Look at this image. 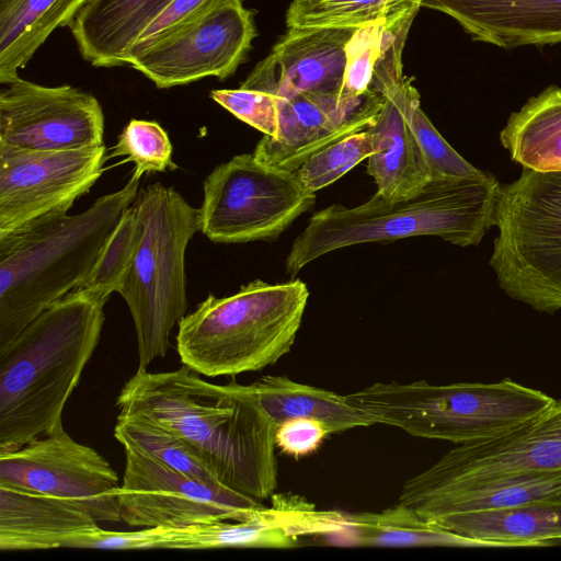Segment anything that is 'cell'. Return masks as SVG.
Wrapping results in <instances>:
<instances>
[{
    "label": "cell",
    "mask_w": 561,
    "mask_h": 561,
    "mask_svg": "<svg viewBox=\"0 0 561 561\" xmlns=\"http://www.w3.org/2000/svg\"><path fill=\"white\" fill-rule=\"evenodd\" d=\"M198 375L186 365L163 373L137 370L116 405L186 440L224 486L267 499L277 486V425L251 385H215Z\"/></svg>",
    "instance_id": "1"
},
{
    "label": "cell",
    "mask_w": 561,
    "mask_h": 561,
    "mask_svg": "<svg viewBox=\"0 0 561 561\" xmlns=\"http://www.w3.org/2000/svg\"><path fill=\"white\" fill-rule=\"evenodd\" d=\"M105 301L76 288L0 351V455L50 433L100 340Z\"/></svg>",
    "instance_id": "2"
},
{
    "label": "cell",
    "mask_w": 561,
    "mask_h": 561,
    "mask_svg": "<svg viewBox=\"0 0 561 561\" xmlns=\"http://www.w3.org/2000/svg\"><path fill=\"white\" fill-rule=\"evenodd\" d=\"M140 178L80 214L39 219L0 237V351L49 306L78 288L135 202Z\"/></svg>",
    "instance_id": "3"
},
{
    "label": "cell",
    "mask_w": 561,
    "mask_h": 561,
    "mask_svg": "<svg viewBox=\"0 0 561 561\" xmlns=\"http://www.w3.org/2000/svg\"><path fill=\"white\" fill-rule=\"evenodd\" d=\"M500 186L488 172L479 179L432 180L402 201L376 193L359 206L333 204L316 213L295 239L286 272L295 275L329 252L367 242L435 236L459 247L478 245L494 226Z\"/></svg>",
    "instance_id": "4"
},
{
    "label": "cell",
    "mask_w": 561,
    "mask_h": 561,
    "mask_svg": "<svg viewBox=\"0 0 561 561\" xmlns=\"http://www.w3.org/2000/svg\"><path fill=\"white\" fill-rule=\"evenodd\" d=\"M309 298L301 279H255L236 294H211L178 323L181 362L207 377L262 370L295 343Z\"/></svg>",
    "instance_id": "5"
},
{
    "label": "cell",
    "mask_w": 561,
    "mask_h": 561,
    "mask_svg": "<svg viewBox=\"0 0 561 561\" xmlns=\"http://www.w3.org/2000/svg\"><path fill=\"white\" fill-rule=\"evenodd\" d=\"M379 424L456 445L492 439L530 421L554 399L506 377L493 383L376 382L345 394Z\"/></svg>",
    "instance_id": "6"
},
{
    "label": "cell",
    "mask_w": 561,
    "mask_h": 561,
    "mask_svg": "<svg viewBox=\"0 0 561 561\" xmlns=\"http://www.w3.org/2000/svg\"><path fill=\"white\" fill-rule=\"evenodd\" d=\"M133 207L139 239L118 294L135 324L137 370H147L153 359L167 355L170 334L187 309L185 252L201 231L199 209L159 182L141 190Z\"/></svg>",
    "instance_id": "7"
},
{
    "label": "cell",
    "mask_w": 561,
    "mask_h": 561,
    "mask_svg": "<svg viewBox=\"0 0 561 561\" xmlns=\"http://www.w3.org/2000/svg\"><path fill=\"white\" fill-rule=\"evenodd\" d=\"M490 265L501 289L539 312L561 309V171L523 169L501 184Z\"/></svg>",
    "instance_id": "8"
},
{
    "label": "cell",
    "mask_w": 561,
    "mask_h": 561,
    "mask_svg": "<svg viewBox=\"0 0 561 561\" xmlns=\"http://www.w3.org/2000/svg\"><path fill=\"white\" fill-rule=\"evenodd\" d=\"M203 187L201 231L217 243L275 239L316 202L295 172L270 167L254 153L217 165Z\"/></svg>",
    "instance_id": "9"
},
{
    "label": "cell",
    "mask_w": 561,
    "mask_h": 561,
    "mask_svg": "<svg viewBox=\"0 0 561 561\" xmlns=\"http://www.w3.org/2000/svg\"><path fill=\"white\" fill-rule=\"evenodd\" d=\"M118 502L121 520L139 528L245 520L265 507L251 496L191 478L133 449H125Z\"/></svg>",
    "instance_id": "10"
},
{
    "label": "cell",
    "mask_w": 561,
    "mask_h": 561,
    "mask_svg": "<svg viewBox=\"0 0 561 561\" xmlns=\"http://www.w3.org/2000/svg\"><path fill=\"white\" fill-rule=\"evenodd\" d=\"M0 485L76 502L98 523L121 520L116 471L96 450L71 438L62 423L1 454Z\"/></svg>",
    "instance_id": "11"
},
{
    "label": "cell",
    "mask_w": 561,
    "mask_h": 561,
    "mask_svg": "<svg viewBox=\"0 0 561 561\" xmlns=\"http://www.w3.org/2000/svg\"><path fill=\"white\" fill-rule=\"evenodd\" d=\"M107 159L105 145L41 151L0 142V237L67 214L100 179Z\"/></svg>",
    "instance_id": "12"
},
{
    "label": "cell",
    "mask_w": 561,
    "mask_h": 561,
    "mask_svg": "<svg viewBox=\"0 0 561 561\" xmlns=\"http://www.w3.org/2000/svg\"><path fill=\"white\" fill-rule=\"evenodd\" d=\"M548 471H561V398L502 436L457 445L402 486L435 490Z\"/></svg>",
    "instance_id": "13"
},
{
    "label": "cell",
    "mask_w": 561,
    "mask_h": 561,
    "mask_svg": "<svg viewBox=\"0 0 561 561\" xmlns=\"http://www.w3.org/2000/svg\"><path fill=\"white\" fill-rule=\"evenodd\" d=\"M104 114L91 93L21 78L0 93V142L61 151L104 145Z\"/></svg>",
    "instance_id": "14"
},
{
    "label": "cell",
    "mask_w": 561,
    "mask_h": 561,
    "mask_svg": "<svg viewBox=\"0 0 561 561\" xmlns=\"http://www.w3.org/2000/svg\"><path fill=\"white\" fill-rule=\"evenodd\" d=\"M255 35L253 12L230 4L147 48L129 66L159 89L225 80L245 60Z\"/></svg>",
    "instance_id": "15"
},
{
    "label": "cell",
    "mask_w": 561,
    "mask_h": 561,
    "mask_svg": "<svg viewBox=\"0 0 561 561\" xmlns=\"http://www.w3.org/2000/svg\"><path fill=\"white\" fill-rule=\"evenodd\" d=\"M382 104L383 95L374 90L355 98L331 93L278 98L277 136L264 135L253 153L270 167L294 172L322 148L366 130Z\"/></svg>",
    "instance_id": "16"
},
{
    "label": "cell",
    "mask_w": 561,
    "mask_h": 561,
    "mask_svg": "<svg viewBox=\"0 0 561 561\" xmlns=\"http://www.w3.org/2000/svg\"><path fill=\"white\" fill-rule=\"evenodd\" d=\"M339 530V512H319L295 497L277 496L245 520L144 528L145 549L293 548L299 535Z\"/></svg>",
    "instance_id": "17"
},
{
    "label": "cell",
    "mask_w": 561,
    "mask_h": 561,
    "mask_svg": "<svg viewBox=\"0 0 561 561\" xmlns=\"http://www.w3.org/2000/svg\"><path fill=\"white\" fill-rule=\"evenodd\" d=\"M357 28L290 27L240 88L290 98L340 94L346 44Z\"/></svg>",
    "instance_id": "18"
},
{
    "label": "cell",
    "mask_w": 561,
    "mask_h": 561,
    "mask_svg": "<svg viewBox=\"0 0 561 561\" xmlns=\"http://www.w3.org/2000/svg\"><path fill=\"white\" fill-rule=\"evenodd\" d=\"M401 65L375 70L370 90L383 95L375 122L367 128L376 151L367 158V173L377 194L388 201L411 198L432 181L426 157L405 115V88Z\"/></svg>",
    "instance_id": "19"
},
{
    "label": "cell",
    "mask_w": 561,
    "mask_h": 561,
    "mask_svg": "<svg viewBox=\"0 0 561 561\" xmlns=\"http://www.w3.org/2000/svg\"><path fill=\"white\" fill-rule=\"evenodd\" d=\"M478 42L503 49L561 43V0H416Z\"/></svg>",
    "instance_id": "20"
},
{
    "label": "cell",
    "mask_w": 561,
    "mask_h": 561,
    "mask_svg": "<svg viewBox=\"0 0 561 561\" xmlns=\"http://www.w3.org/2000/svg\"><path fill=\"white\" fill-rule=\"evenodd\" d=\"M98 522L76 502L0 485V549L67 547Z\"/></svg>",
    "instance_id": "21"
},
{
    "label": "cell",
    "mask_w": 561,
    "mask_h": 561,
    "mask_svg": "<svg viewBox=\"0 0 561 561\" xmlns=\"http://www.w3.org/2000/svg\"><path fill=\"white\" fill-rule=\"evenodd\" d=\"M561 497V471L529 472L435 490L402 486L399 503L430 522L442 517Z\"/></svg>",
    "instance_id": "22"
},
{
    "label": "cell",
    "mask_w": 561,
    "mask_h": 561,
    "mask_svg": "<svg viewBox=\"0 0 561 561\" xmlns=\"http://www.w3.org/2000/svg\"><path fill=\"white\" fill-rule=\"evenodd\" d=\"M173 0H88L69 27L82 58L122 67L141 32Z\"/></svg>",
    "instance_id": "23"
},
{
    "label": "cell",
    "mask_w": 561,
    "mask_h": 561,
    "mask_svg": "<svg viewBox=\"0 0 561 561\" xmlns=\"http://www.w3.org/2000/svg\"><path fill=\"white\" fill-rule=\"evenodd\" d=\"M488 547H541L561 542V497L454 514L432 522Z\"/></svg>",
    "instance_id": "24"
},
{
    "label": "cell",
    "mask_w": 561,
    "mask_h": 561,
    "mask_svg": "<svg viewBox=\"0 0 561 561\" xmlns=\"http://www.w3.org/2000/svg\"><path fill=\"white\" fill-rule=\"evenodd\" d=\"M88 0H0V83L19 77L58 27L69 26Z\"/></svg>",
    "instance_id": "25"
},
{
    "label": "cell",
    "mask_w": 561,
    "mask_h": 561,
    "mask_svg": "<svg viewBox=\"0 0 561 561\" xmlns=\"http://www.w3.org/2000/svg\"><path fill=\"white\" fill-rule=\"evenodd\" d=\"M251 386L276 425L291 419H312L322 422L330 433H337L379 424L374 414L351 403L346 396L287 376H263Z\"/></svg>",
    "instance_id": "26"
},
{
    "label": "cell",
    "mask_w": 561,
    "mask_h": 561,
    "mask_svg": "<svg viewBox=\"0 0 561 561\" xmlns=\"http://www.w3.org/2000/svg\"><path fill=\"white\" fill-rule=\"evenodd\" d=\"M500 141L523 169L561 171V88L550 85L513 112Z\"/></svg>",
    "instance_id": "27"
},
{
    "label": "cell",
    "mask_w": 561,
    "mask_h": 561,
    "mask_svg": "<svg viewBox=\"0 0 561 561\" xmlns=\"http://www.w3.org/2000/svg\"><path fill=\"white\" fill-rule=\"evenodd\" d=\"M347 545L358 547H488L427 520L398 503L381 512L345 514ZM345 536V535H344Z\"/></svg>",
    "instance_id": "28"
},
{
    "label": "cell",
    "mask_w": 561,
    "mask_h": 561,
    "mask_svg": "<svg viewBox=\"0 0 561 561\" xmlns=\"http://www.w3.org/2000/svg\"><path fill=\"white\" fill-rule=\"evenodd\" d=\"M419 8L416 0H293L286 23L288 28H360L398 22Z\"/></svg>",
    "instance_id": "29"
},
{
    "label": "cell",
    "mask_w": 561,
    "mask_h": 561,
    "mask_svg": "<svg viewBox=\"0 0 561 561\" xmlns=\"http://www.w3.org/2000/svg\"><path fill=\"white\" fill-rule=\"evenodd\" d=\"M114 436L125 449L150 456L191 478L224 486L192 445L150 419L119 412Z\"/></svg>",
    "instance_id": "30"
},
{
    "label": "cell",
    "mask_w": 561,
    "mask_h": 561,
    "mask_svg": "<svg viewBox=\"0 0 561 561\" xmlns=\"http://www.w3.org/2000/svg\"><path fill=\"white\" fill-rule=\"evenodd\" d=\"M139 239L138 220L133 205L105 242L91 272L78 287L107 301L119 291L133 264Z\"/></svg>",
    "instance_id": "31"
},
{
    "label": "cell",
    "mask_w": 561,
    "mask_h": 561,
    "mask_svg": "<svg viewBox=\"0 0 561 561\" xmlns=\"http://www.w3.org/2000/svg\"><path fill=\"white\" fill-rule=\"evenodd\" d=\"M405 115L428 162L432 180L479 179L488 174L463 159L438 133L422 111L416 89L408 80Z\"/></svg>",
    "instance_id": "32"
},
{
    "label": "cell",
    "mask_w": 561,
    "mask_h": 561,
    "mask_svg": "<svg viewBox=\"0 0 561 561\" xmlns=\"http://www.w3.org/2000/svg\"><path fill=\"white\" fill-rule=\"evenodd\" d=\"M376 151L369 131L354 133L309 157L295 172L311 193L332 184Z\"/></svg>",
    "instance_id": "33"
},
{
    "label": "cell",
    "mask_w": 561,
    "mask_h": 561,
    "mask_svg": "<svg viewBox=\"0 0 561 561\" xmlns=\"http://www.w3.org/2000/svg\"><path fill=\"white\" fill-rule=\"evenodd\" d=\"M126 157L135 163L134 174L164 172L174 169L172 144L167 131L153 121L131 119L118 135L110 158Z\"/></svg>",
    "instance_id": "34"
},
{
    "label": "cell",
    "mask_w": 561,
    "mask_h": 561,
    "mask_svg": "<svg viewBox=\"0 0 561 561\" xmlns=\"http://www.w3.org/2000/svg\"><path fill=\"white\" fill-rule=\"evenodd\" d=\"M402 20L360 27L354 32L345 48L346 65L341 96L355 98L370 90L375 66L382 55L388 33Z\"/></svg>",
    "instance_id": "35"
},
{
    "label": "cell",
    "mask_w": 561,
    "mask_h": 561,
    "mask_svg": "<svg viewBox=\"0 0 561 561\" xmlns=\"http://www.w3.org/2000/svg\"><path fill=\"white\" fill-rule=\"evenodd\" d=\"M243 0H173L139 35L127 57L130 60L160 41L205 19L216 10Z\"/></svg>",
    "instance_id": "36"
},
{
    "label": "cell",
    "mask_w": 561,
    "mask_h": 561,
    "mask_svg": "<svg viewBox=\"0 0 561 561\" xmlns=\"http://www.w3.org/2000/svg\"><path fill=\"white\" fill-rule=\"evenodd\" d=\"M210 98L251 127L275 138L278 133V96L251 89L213 90Z\"/></svg>",
    "instance_id": "37"
},
{
    "label": "cell",
    "mask_w": 561,
    "mask_h": 561,
    "mask_svg": "<svg viewBox=\"0 0 561 561\" xmlns=\"http://www.w3.org/2000/svg\"><path fill=\"white\" fill-rule=\"evenodd\" d=\"M329 434L320 421L291 419L277 425L275 446L288 456L300 458L314 453Z\"/></svg>",
    "instance_id": "38"
}]
</instances>
